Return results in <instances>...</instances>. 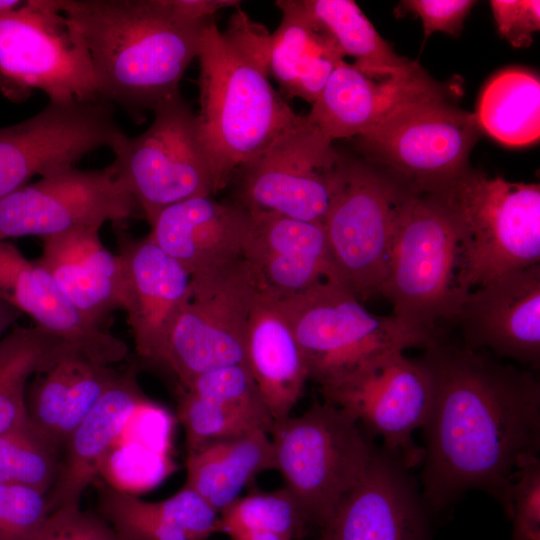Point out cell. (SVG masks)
I'll return each mask as SVG.
<instances>
[{
    "label": "cell",
    "mask_w": 540,
    "mask_h": 540,
    "mask_svg": "<svg viewBox=\"0 0 540 540\" xmlns=\"http://www.w3.org/2000/svg\"><path fill=\"white\" fill-rule=\"evenodd\" d=\"M432 383L421 474L427 509L440 511L468 490L493 496L508 518L517 461L540 448V383L533 370L484 350L446 344L418 358Z\"/></svg>",
    "instance_id": "6da1fadb"
},
{
    "label": "cell",
    "mask_w": 540,
    "mask_h": 540,
    "mask_svg": "<svg viewBox=\"0 0 540 540\" xmlns=\"http://www.w3.org/2000/svg\"><path fill=\"white\" fill-rule=\"evenodd\" d=\"M79 28L100 100L121 106L137 122L145 111L180 94L210 20L184 14L174 0H58Z\"/></svg>",
    "instance_id": "7a4b0ae2"
},
{
    "label": "cell",
    "mask_w": 540,
    "mask_h": 540,
    "mask_svg": "<svg viewBox=\"0 0 540 540\" xmlns=\"http://www.w3.org/2000/svg\"><path fill=\"white\" fill-rule=\"evenodd\" d=\"M197 58L200 111L196 119L218 192L236 170L303 116L270 84L268 65L221 32L213 18L201 30Z\"/></svg>",
    "instance_id": "3957f363"
},
{
    "label": "cell",
    "mask_w": 540,
    "mask_h": 540,
    "mask_svg": "<svg viewBox=\"0 0 540 540\" xmlns=\"http://www.w3.org/2000/svg\"><path fill=\"white\" fill-rule=\"evenodd\" d=\"M460 236L437 192L409 191L400 202L381 296L404 325L440 340V322L456 321L464 294L458 282Z\"/></svg>",
    "instance_id": "277c9868"
},
{
    "label": "cell",
    "mask_w": 540,
    "mask_h": 540,
    "mask_svg": "<svg viewBox=\"0 0 540 540\" xmlns=\"http://www.w3.org/2000/svg\"><path fill=\"white\" fill-rule=\"evenodd\" d=\"M434 192L458 225V282L464 294L540 265L539 184L466 170Z\"/></svg>",
    "instance_id": "5b68a950"
},
{
    "label": "cell",
    "mask_w": 540,
    "mask_h": 540,
    "mask_svg": "<svg viewBox=\"0 0 540 540\" xmlns=\"http://www.w3.org/2000/svg\"><path fill=\"white\" fill-rule=\"evenodd\" d=\"M269 435L285 488L309 526L321 530L364 476L376 447L349 413L326 401L275 422Z\"/></svg>",
    "instance_id": "8992f818"
},
{
    "label": "cell",
    "mask_w": 540,
    "mask_h": 540,
    "mask_svg": "<svg viewBox=\"0 0 540 540\" xmlns=\"http://www.w3.org/2000/svg\"><path fill=\"white\" fill-rule=\"evenodd\" d=\"M276 297L303 354L309 379L320 387L383 354L426 348L439 341L393 315L370 313L334 281L324 280L298 293Z\"/></svg>",
    "instance_id": "52a82bcc"
},
{
    "label": "cell",
    "mask_w": 540,
    "mask_h": 540,
    "mask_svg": "<svg viewBox=\"0 0 540 540\" xmlns=\"http://www.w3.org/2000/svg\"><path fill=\"white\" fill-rule=\"evenodd\" d=\"M34 89L50 102L100 100L85 40L58 0L0 11V90L20 102Z\"/></svg>",
    "instance_id": "ba28073f"
},
{
    "label": "cell",
    "mask_w": 540,
    "mask_h": 540,
    "mask_svg": "<svg viewBox=\"0 0 540 540\" xmlns=\"http://www.w3.org/2000/svg\"><path fill=\"white\" fill-rule=\"evenodd\" d=\"M408 192L341 156L323 224L337 280L361 302L382 293L397 208Z\"/></svg>",
    "instance_id": "9c48e42d"
},
{
    "label": "cell",
    "mask_w": 540,
    "mask_h": 540,
    "mask_svg": "<svg viewBox=\"0 0 540 540\" xmlns=\"http://www.w3.org/2000/svg\"><path fill=\"white\" fill-rule=\"evenodd\" d=\"M153 113L144 132L123 138L113 150L111 163L149 224L172 204L217 192L196 115L181 94L158 105Z\"/></svg>",
    "instance_id": "30bf717a"
},
{
    "label": "cell",
    "mask_w": 540,
    "mask_h": 540,
    "mask_svg": "<svg viewBox=\"0 0 540 540\" xmlns=\"http://www.w3.org/2000/svg\"><path fill=\"white\" fill-rule=\"evenodd\" d=\"M258 288L243 257L191 278L188 298L173 324L161 362L182 388L203 373L246 365V330Z\"/></svg>",
    "instance_id": "8fae6325"
},
{
    "label": "cell",
    "mask_w": 540,
    "mask_h": 540,
    "mask_svg": "<svg viewBox=\"0 0 540 540\" xmlns=\"http://www.w3.org/2000/svg\"><path fill=\"white\" fill-rule=\"evenodd\" d=\"M480 126L443 93L408 103L358 137L363 150L404 179L412 192H434L466 171Z\"/></svg>",
    "instance_id": "7c38bea8"
},
{
    "label": "cell",
    "mask_w": 540,
    "mask_h": 540,
    "mask_svg": "<svg viewBox=\"0 0 540 540\" xmlns=\"http://www.w3.org/2000/svg\"><path fill=\"white\" fill-rule=\"evenodd\" d=\"M324 401L349 413L384 450L405 467L422 462L423 449L412 434L423 428L432 404L430 376L419 359L402 351L378 356L345 376L320 387Z\"/></svg>",
    "instance_id": "4fadbf2b"
},
{
    "label": "cell",
    "mask_w": 540,
    "mask_h": 540,
    "mask_svg": "<svg viewBox=\"0 0 540 540\" xmlns=\"http://www.w3.org/2000/svg\"><path fill=\"white\" fill-rule=\"evenodd\" d=\"M340 159L332 142L303 116L299 124L236 170V204L250 213H275L323 224Z\"/></svg>",
    "instance_id": "5bb4252c"
},
{
    "label": "cell",
    "mask_w": 540,
    "mask_h": 540,
    "mask_svg": "<svg viewBox=\"0 0 540 540\" xmlns=\"http://www.w3.org/2000/svg\"><path fill=\"white\" fill-rule=\"evenodd\" d=\"M137 203L111 164L101 170L69 167L0 198V241L57 235L79 228L122 223Z\"/></svg>",
    "instance_id": "9a60e30c"
},
{
    "label": "cell",
    "mask_w": 540,
    "mask_h": 540,
    "mask_svg": "<svg viewBox=\"0 0 540 540\" xmlns=\"http://www.w3.org/2000/svg\"><path fill=\"white\" fill-rule=\"evenodd\" d=\"M125 136L109 102H49L34 116L0 128V198L34 176L73 167L96 149L113 151Z\"/></svg>",
    "instance_id": "2e32d148"
},
{
    "label": "cell",
    "mask_w": 540,
    "mask_h": 540,
    "mask_svg": "<svg viewBox=\"0 0 540 540\" xmlns=\"http://www.w3.org/2000/svg\"><path fill=\"white\" fill-rule=\"evenodd\" d=\"M320 540H430L427 507L408 468L376 448L364 476L320 530Z\"/></svg>",
    "instance_id": "e0dca14e"
},
{
    "label": "cell",
    "mask_w": 540,
    "mask_h": 540,
    "mask_svg": "<svg viewBox=\"0 0 540 540\" xmlns=\"http://www.w3.org/2000/svg\"><path fill=\"white\" fill-rule=\"evenodd\" d=\"M456 322L463 346L490 350L530 370L540 366V265L500 277L465 296Z\"/></svg>",
    "instance_id": "ac0fdd59"
},
{
    "label": "cell",
    "mask_w": 540,
    "mask_h": 540,
    "mask_svg": "<svg viewBox=\"0 0 540 540\" xmlns=\"http://www.w3.org/2000/svg\"><path fill=\"white\" fill-rule=\"evenodd\" d=\"M127 283V321L138 355L162 362L173 324L186 302L191 277L149 235H118Z\"/></svg>",
    "instance_id": "d6986e66"
},
{
    "label": "cell",
    "mask_w": 540,
    "mask_h": 540,
    "mask_svg": "<svg viewBox=\"0 0 540 540\" xmlns=\"http://www.w3.org/2000/svg\"><path fill=\"white\" fill-rule=\"evenodd\" d=\"M0 294L96 364L111 366L128 354L122 339L84 318L37 261L6 241H0Z\"/></svg>",
    "instance_id": "ffe728a7"
},
{
    "label": "cell",
    "mask_w": 540,
    "mask_h": 540,
    "mask_svg": "<svg viewBox=\"0 0 540 540\" xmlns=\"http://www.w3.org/2000/svg\"><path fill=\"white\" fill-rule=\"evenodd\" d=\"M250 214L242 257L260 288L283 297L324 280L339 283L324 224L268 212Z\"/></svg>",
    "instance_id": "44dd1931"
},
{
    "label": "cell",
    "mask_w": 540,
    "mask_h": 540,
    "mask_svg": "<svg viewBox=\"0 0 540 540\" xmlns=\"http://www.w3.org/2000/svg\"><path fill=\"white\" fill-rule=\"evenodd\" d=\"M443 93L424 70L407 77H371L342 60L306 120L333 143L359 137L398 108Z\"/></svg>",
    "instance_id": "7402d4cb"
},
{
    "label": "cell",
    "mask_w": 540,
    "mask_h": 540,
    "mask_svg": "<svg viewBox=\"0 0 540 540\" xmlns=\"http://www.w3.org/2000/svg\"><path fill=\"white\" fill-rule=\"evenodd\" d=\"M150 226V238L194 278L242 257L251 214L200 196L162 209Z\"/></svg>",
    "instance_id": "603a6c76"
},
{
    "label": "cell",
    "mask_w": 540,
    "mask_h": 540,
    "mask_svg": "<svg viewBox=\"0 0 540 540\" xmlns=\"http://www.w3.org/2000/svg\"><path fill=\"white\" fill-rule=\"evenodd\" d=\"M99 231L79 228L42 238L36 261L82 316L101 327L113 311H125L127 283L119 254L103 245Z\"/></svg>",
    "instance_id": "cb8c5ba5"
},
{
    "label": "cell",
    "mask_w": 540,
    "mask_h": 540,
    "mask_svg": "<svg viewBox=\"0 0 540 540\" xmlns=\"http://www.w3.org/2000/svg\"><path fill=\"white\" fill-rule=\"evenodd\" d=\"M148 401L135 370L120 372L65 443L58 477L47 494L53 512L80 508L82 494L99 478L124 428Z\"/></svg>",
    "instance_id": "d4e9b609"
},
{
    "label": "cell",
    "mask_w": 540,
    "mask_h": 540,
    "mask_svg": "<svg viewBox=\"0 0 540 540\" xmlns=\"http://www.w3.org/2000/svg\"><path fill=\"white\" fill-rule=\"evenodd\" d=\"M245 364L273 422L291 416L309 371L277 297L260 287L246 330Z\"/></svg>",
    "instance_id": "484cf974"
},
{
    "label": "cell",
    "mask_w": 540,
    "mask_h": 540,
    "mask_svg": "<svg viewBox=\"0 0 540 540\" xmlns=\"http://www.w3.org/2000/svg\"><path fill=\"white\" fill-rule=\"evenodd\" d=\"M111 366L96 364L77 350L34 375L27 387L30 424L63 450L77 426L119 376Z\"/></svg>",
    "instance_id": "4316f807"
},
{
    "label": "cell",
    "mask_w": 540,
    "mask_h": 540,
    "mask_svg": "<svg viewBox=\"0 0 540 540\" xmlns=\"http://www.w3.org/2000/svg\"><path fill=\"white\" fill-rule=\"evenodd\" d=\"M282 19L271 33L268 69L287 98L315 102L343 54L301 0H279Z\"/></svg>",
    "instance_id": "83f0119b"
},
{
    "label": "cell",
    "mask_w": 540,
    "mask_h": 540,
    "mask_svg": "<svg viewBox=\"0 0 540 540\" xmlns=\"http://www.w3.org/2000/svg\"><path fill=\"white\" fill-rule=\"evenodd\" d=\"M268 470H276L272 441L266 431L255 430L187 452L185 485L220 512Z\"/></svg>",
    "instance_id": "f1b7e54d"
},
{
    "label": "cell",
    "mask_w": 540,
    "mask_h": 540,
    "mask_svg": "<svg viewBox=\"0 0 540 540\" xmlns=\"http://www.w3.org/2000/svg\"><path fill=\"white\" fill-rule=\"evenodd\" d=\"M314 21L332 38L343 56L371 77H407L423 70L399 56L352 0H301Z\"/></svg>",
    "instance_id": "f546056e"
},
{
    "label": "cell",
    "mask_w": 540,
    "mask_h": 540,
    "mask_svg": "<svg viewBox=\"0 0 540 540\" xmlns=\"http://www.w3.org/2000/svg\"><path fill=\"white\" fill-rule=\"evenodd\" d=\"M76 350L61 337L35 325H15L0 339V435L29 422L28 380Z\"/></svg>",
    "instance_id": "4dcf8cb0"
},
{
    "label": "cell",
    "mask_w": 540,
    "mask_h": 540,
    "mask_svg": "<svg viewBox=\"0 0 540 540\" xmlns=\"http://www.w3.org/2000/svg\"><path fill=\"white\" fill-rule=\"evenodd\" d=\"M480 129L507 146H526L540 135V82L526 70L508 69L484 88L475 114Z\"/></svg>",
    "instance_id": "1f68e13d"
},
{
    "label": "cell",
    "mask_w": 540,
    "mask_h": 540,
    "mask_svg": "<svg viewBox=\"0 0 540 540\" xmlns=\"http://www.w3.org/2000/svg\"><path fill=\"white\" fill-rule=\"evenodd\" d=\"M63 450L27 422L0 435V485L48 494L61 466Z\"/></svg>",
    "instance_id": "d6a6232c"
},
{
    "label": "cell",
    "mask_w": 540,
    "mask_h": 540,
    "mask_svg": "<svg viewBox=\"0 0 540 540\" xmlns=\"http://www.w3.org/2000/svg\"><path fill=\"white\" fill-rule=\"evenodd\" d=\"M93 485L97 490L98 514L117 540H193L174 525L162 501L142 500L99 478Z\"/></svg>",
    "instance_id": "836d02e7"
},
{
    "label": "cell",
    "mask_w": 540,
    "mask_h": 540,
    "mask_svg": "<svg viewBox=\"0 0 540 540\" xmlns=\"http://www.w3.org/2000/svg\"><path fill=\"white\" fill-rule=\"evenodd\" d=\"M307 523L293 495L284 487L272 492L253 491L238 497L219 512L218 533L238 529L275 532L289 540H300Z\"/></svg>",
    "instance_id": "e575fe53"
},
{
    "label": "cell",
    "mask_w": 540,
    "mask_h": 540,
    "mask_svg": "<svg viewBox=\"0 0 540 540\" xmlns=\"http://www.w3.org/2000/svg\"><path fill=\"white\" fill-rule=\"evenodd\" d=\"M182 389L253 419L268 433L273 427V419L246 365L203 373Z\"/></svg>",
    "instance_id": "d590c367"
},
{
    "label": "cell",
    "mask_w": 540,
    "mask_h": 540,
    "mask_svg": "<svg viewBox=\"0 0 540 540\" xmlns=\"http://www.w3.org/2000/svg\"><path fill=\"white\" fill-rule=\"evenodd\" d=\"M177 410L187 452L213 441L266 431L253 419L183 389Z\"/></svg>",
    "instance_id": "8d00e7d4"
},
{
    "label": "cell",
    "mask_w": 540,
    "mask_h": 540,
    "mask_svg": "<svg viewBox=\"0 0 540 540\" xmlns=\"http://www.w3.org/2000/svg\"><path fill=\"white\" fill-rule=\"evenodd\" d=\"M54 513L47 494L0 485V540H38Z\"/></svg>",
    "instance_id": "74e56055"
},
{
    "label": "cell",
    "mask_w": 540,
    "mask_h": 540,
    "mask_svg": "<svg viewBox=\"0 0 540 540\" xmlns=\"http://www.w3.org/2000/svg\"><path fill=\"white\" fill-rule=\"evenodd\" d=\"M513 528L511 540H540V460L538 454L522 456L510 485Z\"/></svg>",
    "instance_id": "f35d334b"
},
{
    "label": "cell",
    "mask_w": 540,
    "mask_h": 540,
    "mask_svg": "<svg viewBox=\"0 0 540 540\" xmlns=\"http://www.w3.org/2000/svg\"><path fill=\"white\" fill-rule=\"evenodd\" d=\"M490 4L500 34L514 47L529 46L540 28V1L492 0Z\"/></svg>",
    "instance_id": "ab89813d"
},
{
    "label": "cell",
    "mask_w": 540,
    "mask_h": 540,
    "mask_svg": "<svg viewBox=\"0 0 540 540\" xmlns=\"http://www.w3.org/2000/svg\"><path fill=\"white\" fill-rule=\"evenodd\" d=\"M38 540H117L99 514L80 508L56 511Z\"/></svg>",
    "instance_id": "60d3db41"
},
{
    "label": "cell",
    "mask_w": 540,
    "mask_h": 540,
    "mask_svg": "<svg viewBox=\"0 0 540 540\" xmlns=\"http://www.w3.org/2000/svg\"><path fill=\"white\" fill-rule=\"evenodd\" d=\"M403 6L418 15L422 21L424 34L441 31L458 36L464 21L476 1L471 0H409Z\"/></svg>",
    "instance_id": "b9f144b4"
},
{
    "label": "cell",
    "mask_w": 540,
    "mask_h": 540,
    "mask_svg": "<svg viewBox=\"0 0 540 540\" xmlns=\"http://www.w3.org/2000/svg\"><path fill=\"white\" fill-rule=\"evenodd\" d=\"M23 313L0 294V339L12 329Z\"/></svg>",
    "instance_id": "7bdbcfd3"
},
{
    "label": "cell",
    "mask_w": 540,
    "mask_h": 540,
    "mask_svg": "<svg viewBox=\"0 0 540 540\" xmlns=\"http://www.w3.org/2000/svg\"><path fill=\"white\" fill-rule=\"evenodd\" d=\"M22 4V1L18 0H0V11L12 9Z\"/></svg>",
    "instance_id": "ee69618b"
}]
</instances>
